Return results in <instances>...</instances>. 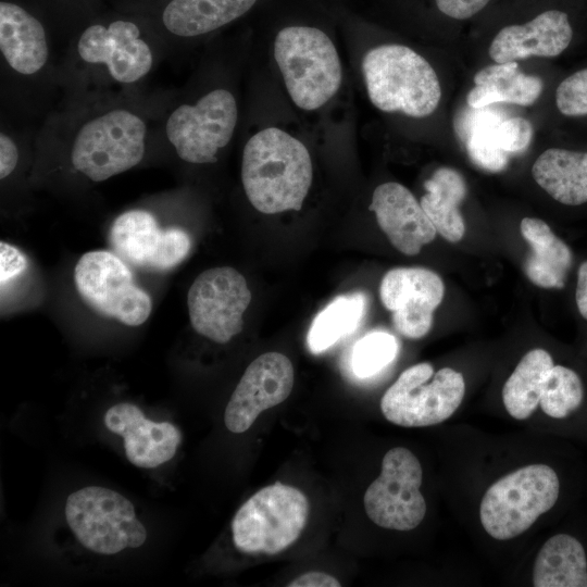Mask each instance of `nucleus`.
Instances as JSON below:
<instances>
[{"mask_svg":"<svg viewBox=\"0 0 587 587\" xmlns=\"http://www.w3.org/2000/svg\"><path fill=\"white\" fill-rule=\"evenodd\" d=\"M312 177L309 150L287 132L266 127L246 142L241 182L249 202L261 213L301 210Z\"/></svg>","mask_w":587,"mask_h":587,"instance_id":"nucleus-1","label":"nucleus"},{"mask_svg":"<svg viewBox=\"0 0 587 587\" xmlns=\"http://www.w3.org/2000/svg\"><path fill=\"white\" fill-rule=\"evenodd\" d=\"M362 72L370 101L383 112L421 118L439 104L441 87L435 70L407 46L387 43L370 49Z\"/></svg>","mask_w":587,"mask_h":587,"instance_id":"nucleus-2","label":"nucleus"},{"mask_svg":"<svg viewBox=\"0 0 587 587\" xmlns=\"http://www.w3.org/2000/svg\"><path fill=\"white\" fill-rule=\"evenodd\" d=\"M146 120L127 107L96 112L76 129L70 149L73 168L103 182L139 164L146 153Z\"/></svg>","mask_w":587,"mask_h":587,"instance_id":"nucleus-3","label":"nucleus"},{"mask_svg":"<svg viewBox=\"0 0 587 587\" xmlns=\"http://www.w3.org/2000/svg\"><path fill=\"white\" fill-rule=\"evenodd\" d=\"M274 58L292 102L300 109L322 108L342 82L339 54L332 39L310 26H288L274 40Z\"/></svg>","mask_w":587,"mask_h":587,"instance_id":"nucleus-4","label":"nucleus"},{"mask_svg":"<svg viewBox=\"0 0 587 587\" xmlns=\"http://www.w3.org/2000/svg\"><path fill=\"white\" fill-rule=\"evenodd\" d=\"M561 494V479L550 465L536 463L511 472L485 492L480 523L497 540H508L527 530L550 511Z\"/></svg>","mask_w":587,"mask_h":587,"instance_id":"nucleus-5","label":"nucleus"},{"mask_svg":"<svg viewBox=\"0 0 587 587\" xmlns=\"http://www.w3.org/2000/svg\"><path fill=\"white\" fill-rule=\"evenodd\" d=\"M309 512V500L298 488L279 482L263 487L236 512L234 545L243 553H280L300 537Z\"/></svg>","mask_w":587,"mask_h":587,"instance_id":"nucleus-6","label":"nucleus"},{"mask_svg":"<svg viewBox=\"0 0 587 587\" xmlns=\"http://www.w3.org/2000/svg\"><path fill=\"white\" fill-rule=\"evenodd\" d=\"M155 57L149 35L137 22L125 17L88 25L74 45V60L79 67L123 86L143 80Z\"/></svg>","mask_w":587,"mask_h":587,"instance_id":"nucleus-7","label":"nucleus"},{"mask_svg":"<svg viewBox=\"0 0 587 587\" xmlns=\"http://www.w3.org/2000/svg\"><path fill=\"white\" fill-rule=\"evenodd\" d=\"M65 519L78 541L101 554H115L138 548L147 530L136 517L133 503L123 495L100 486H88L71 494Z\"/></svg>","mask_w":587,"mask_h":587,"instance_id":"nucleus-8","label":"nucleus"},{"mask_svg":"<svg viewBox=\"0 0 587 587\" xmlns=\"http://www.w3.org/2000/svg\"><path fill=\"white\" fill-rule=\"evenodd\" d=\"M464 394L460 372L444 367L434 374L433 366L423 362L400 374L382 397L380 410L386 420L399 426H430L449 419Z\"/></svg>","mask_w":587,"mask_h":587,"instance_id":"nucleus-9","label":"nucleus"},{"mask_svg":"<svg viewBox=\"0 0 587 587\" xmlns=\"http://www.w3.org/2000/svg\"><path fill=\"white\" fill-rule=\"evenodd\" d=\"M238 107L234 95L216 88L195 103L177 105L166 117L165 136L179 159L193 164L213 163L235 132Z\"/></svg>","mask_w":587,"mask_h":587,"instance_id":"nucleus-10","label":"nucleus"},{"mask_svg":"<svg viewBox=\"0 0 587 587\" xmlns=\"http://www.w3.org/2000/svg\"><path fill=\"white\" fill-rule=\"evenodd\" d=\"M74 282L86 304L124 325L139 326L151 313V298L136 285L126 262L113 252L83 254L74 268Z\"/></svg>","mask_w":587,"mask_h":587,"instance_id":"nucleus-11","label":"nucleus"},{"mask_svg":"<svg viewBox=\"0 0 587 587\" xmlns=\"http://www.w3.org/2000/svg\"><path fill=\"white\" fill-rule=\"evenodd\" d=\"M423 470L412 451L396 447L386 452L380 475L367 487L363 504L370 520L394 530H411L426 513L420 491Z\"/></svg>","mask_w":587,"mask_h":587,"instance_id":"nucleus-12","label":"nucleus"},{"mask_svg":"<svg viewBox=\"0 0 587 587\" xmlns=\"http://www.w3.org/2000/svg\"><path fill=\"white\" fill-rule=\"evenodd\" d=\"M251 301L245 277L230 266L205 270L187 294L192 328L200 335L226 344L242 329V315Z\"/></svg>","mask_w":587,"mask_h":587,"instance_id":"nucleus-13","label":"nucleus"},{"mask_svg":"<svg viewBox=\"0 0 587 587\" xmlns=\"http://www.w3.org/2000/svg\"><path fill=\"white\" fill-rule=\"evenodd\" d=\"M109 239L115 254L146 271H168L182 263L191 248L189 235L177 227L162 228L149 211L135 209L112 223Z\"/></svg>","mask_w":587,"mask_h":587,"instance_id":"nucleus-14","label":"nucleus"},{"mask_svg":"<svg viewBox=\"0 0 587 587\" xmlns=\"http://www.w3.org/2000/svg\"><path fill=\"white\" fill-rule=\"evenodd\" d=\"M445 285L433 271L424 267H396L379 285L384 307L391 311L395 328L404 337H424L433 325V313L442 301Z\"/></svg>","mask_w":587,"mask_h":587,"instance_id":"nucleus-15","label":"nucleus"},{"mask_svg":"<svg viewBox=\"0 0 587 587\" xmlns=\"http://www.w3.org/2000/svg\"><path fill=\"white\" fill-rule=\"evenodd\" d=\"M294 387V366L279 352L254 359L236 386L224 413L226 427L235 434L246 432L264 410L284 402Z\"/></svg>","mask_w":587,"mask_h":587,"instance_id":"nucleus-16","label":"nucleus"},{"mask_svg":"<svg viewBox=\"0 0 587 587\" xmlns=\"http://www.w3.org/2000/svg\"><path fill=\"white\" fill-rule=\"evenodd\" d=\"M103 420L110 432L123 437L127 460L141 469H154L170 461L182 439L175 425L148 420L129 402L112 405Z\"/></svg>","mask_w":587,"mask_h":587,"instance_id":"nucleus-17","label":"nucleus"},{"mask_svg":"<svg viewBox=\"0 0 587 587\" xmlns=\"http://www.w3.org/2000/svg\"><path fill=\"white\" fill-rule=\"evenodd\" d=\"M370 210L391 245L403 254L416 255L437 234L421 203L399 183L377 186Z\"/></svg>","mask_w":587,"mask_h":587,"instance_id":"nucleus-18","label":"nucleus"},{"mask_svg":"<svg viewBox=\"0 0 587 587\" xmlns=\"http://www.w3.org/2000/svg\"><path fill=\"white\" fill-rule=\"evenodd\" d=\"M573 29L565 12L548 10L525 24L508 25L499 30L489 46L495 63L525 60L530 57L553 58L571 43Z\"/></svg>","mask_w":587,"mask_h":587,"instance_id":"nucleus-19","label":"nucleus"},{"mask_svg":"<svg viewBox=\"0 0 587 587\" xmlns=\"http://www.w3.org/2000/svg\"><path fill=\"white\" fill-rule=\"evenodd\" d=\"M0 51L7 65L22 76L40 73L50 57L42 23L22 5L7 0L0 2Z\"/></svg>","mask_w":587,"mask_h":587,"instance_id":"nucleus-20","label":"nucleus"},{"mask_svg":"<svg viewBox=\"0 0 587 587\" xmlns=\"http://www.w3.org/2000/svg\"><path fill=\"white\" fill-rule=\"evenodd\" d=\"M520 229L532 249L523 264L527 278L541 288H563L573 262L569 246L540 218L524 217Z\"/></svg>","mask_w":587,"mask_h":587,"instance_id":"nucleus-21","label":"nucleus"},{"mask_svg":"<svg viewBox=\"0 0 587 587\" xmlns=\"http://www.w3.org/2000/svg\"><path fill=\"white\" fill-rule=\"evenodd\" d=\"M257 0H168L162 12L164 29L178 38L214 32L246 14Z\"/></svg>","mask_w":587,"mask_h":587,"instance_id":"nucleus-22","label":"nucleus"},{"mask_svg":"<svg viewBox=\"0 0 587 587\" xmlns=\"http://www.w3.org/2000/svg\"><path fill=\"white\" fill-rule=\"evenodd\" d=\"M474 84L466 96L472 109H482L495 102L528 107L538 100L544 87L540 77L520 71L516 61L483 67L475 74Z\"/></svg>","mask_w":587,"mask_h":587,"instance_id":"nucleus-23","label":"nucleus"},{"mask_svg":"<svg viewBox=\"0 0 587 587\" xmlns=\"http://www.w3.org/2000/svg\"><path fill=\"white\" fill-rule=\"evenodd\" d=\"M535 182L565 205L587 202V152L550 148L532 166Z\"/></svg>","mask_w":587,"mask_h":587,"instance_id":"nucleus-24","label":"nucleus"},{"mask_svg":"<svg viewBox=\"0 0 587 587\" xmlns=\"http://www.w3.org/2000/svg\"><path fill=\"white\" fill-rule=\"evenodd\" d=\"M535 587H587V548L574 535L558 533L541 546L534 563Z\"/></svg>","mask_w":587,"mask_h":587,"instance_id":"nucleus-25","label":"nucleus"},{"mask_svg":"<svg viewBox=\"0 0 587 587\" xmlns=\"http://www.w3.org/2000/svg\"><path fill=\"white\" fill-rule=\"evenodd\" d=\"M424 187L426 193L420 203L436 232L450 242L460 241L465 233L459 210L466 195L464 178L453 168L440 167L424 183Z\"/></svg>","mask_w":587,"mask_h":587,"instance_id":"nucleus-26","label":"nucleus"},{"mask_svg":"<svg viewBox=\"0 0 587 587\" xmlns=\"http://www.w3.org/2000/svg\"><path fill=\"white\" fill-rule=\"evenodd\" d=\"M554 362L541 348L528 351L519 362L502 388V400L515 420H526L539 403L542 383Z\"/></svg>","mask_w":587,"mask_h":587,"instance_id":"nucleus-27","label":"nucleus"},{"mask_svg":"<svg viewBox=\"0 0 587 587\" xmlns=\"http://www.w3.org/2000/svg\"><path fill=\"white\" fill-rule=\"evenodd\" d=\"M366 308L362 292L341 295L333 299L313 319L307 342L309 350L319 354L354 332Z\"/></svg>","mask_w":587,"mask_h":587,"instance_id":"nucleus-28","label":"nucleus"},{"mask_svg":"<svg viewBox=\"0 0 587 587\" xmlns=\"http://www.w3.org/2000/svg\"><path fill=\"white\" fill-rule=\"evenodd\" d=\"M585 402V387L579 374L565 365L553 364L545 377L539 405L554 420L573 417Z\"/></svg>","mask_w":587,"mask_h":587,"instance_id":"nucleus-29","label":"nucleus"},{"mask_svg":"<svg viewBox=\"0 0 587 587\" xmlns=\"http://www.w3.org/2000/svg\"><path fill=\"white\" fill-rule=\"evenodd\" d=\"M397 339L385 332H373L359 339L352 347L350 367L359 378H367L387 366L398 353Z\"/></svg>","mask_w":587,"mask_h":587,"instance_id":"nucleus-30","label":"nucleus"},{"mask_svg":"<svg viewBox=\"0 0 587 587\" xmlns=\"http://www.w3.org/2000/svg\"><path fill=\"white\" fill-rule=\"evenodd\" d=\"M495 122L482 120L472 126L466 138V149L474 163L484 170L498 172L505 167L508 153L499 148L494 137Z\"/></svg>","mask_w":587,"mask_h":587,"instance_id":"nucleus-31","label":"nucleus"},{"mask_svg":"<svg viewBox=\"0 0 587 587\" xmlns=\"http://www.w3.org/2000/svg\"><path fill=\"white\" fill-rule=\"evenodd\" d=\"M555 104L563 115H587V68L573 73L560 83L555 90Z\"/></svg>","mask_w":587,"mask_h":587,"instance_id":"nucleus-32","label":"nucleus"},{"mask_svg":"<svg viewBox=\"0 0 587 587\" xmlns=\"http://www.w3.org/2000/svg\"><path fill=\"white\" fill-rule=\"evenodd\" d=\"M532 136V124L524 117H510L494 125L495 140L507 153L523 151L529 145Z\"/></svg>","mask_w":587,"mask_h":587,"instance_id":"nucleus-33","label":"nucleus"},{"mask_svg":"<svg viewBox=\"0 0 587 587\" xmlns=\"http://www.w3.org/2000/svg\"><path fill=\"white\" fill-rule=\"evenodd\" d=\"M27 265V259L17 248L7 241L0 242V283L2 288L20 276Z\"/></svg>","mask_w":587,"mask_h":587,"instance_id":"nucleus-34","label":"nucleus"},{"mask_svg":"<svg viewBox=\"0 0 587 587\" xmlns=\"http://www.w3.org/2000/svg\"><path fill=\"white\" fill-rule=\"evenodd\" d=\"M490 0H435L438 10L454 20H467L480 12Z\"/></svg>","mask_w":587,"mask_h":587,"instance_id":"nucleus-35","label":"nucleus"},{"mask_svg":"<svg viewBox=\"0 0 587 587\" xmlns=\"http://www.w3.org/2000/svg\"><path fill=\"white\" fill-rule=\"evenodd\" d=\"M20 158L14 139L4 132L0 134V178L4 179L15 170Z\"/></svg>","mask_w":587,"mask_h":587,"instance_id":"nucleus-36","label":"nucleus"},{"mask_svg":"<svg viewBox=\"0 0 587 587\" xmlns=\"http://www.w3.org/2000/svg\"><path fill=\"white\" fill-rule=\"evenodd\" d=\"M288 587H339L340 583L334 576L322 572H309L296 577Z\"/></svg>","mask_w":587,"mask_h":587,"instance_id":"nucleus-37","label":"nucleus"},{"mask_svg":"<svg viewBox=\"0 0 587 587\" xmlns=\"http://www.w3.org/2000/svg\"><path fill=\"white\" fill-rule=\"evenodd\" d=\"M575 301L579 314L587 320V261L583 262L577 271Z\"/></svg>","mask_w":587,"mask_h":587,"instance_id":"nucleus-38","label":"nucleus"}]
</instances>
